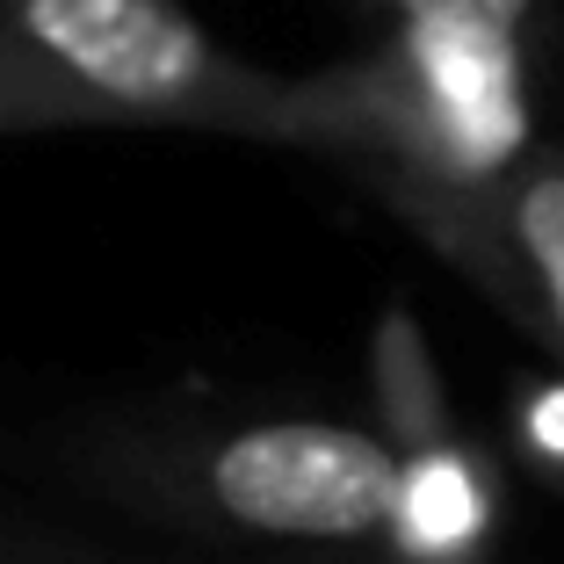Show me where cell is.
Masks as SVG:
<instances>
[{
	"label": "cell",
	"mask_w": 564,
	"mask_h": 564,
	"mask_svg": "<svg viewBox=\"0 0 564 564\" xmlns=\"http://www.w3.org/2000/svg\"><path fill=\"white\" fill-rule=\"evenodd\" d=\"M123 492L174 521L247 543L348 550L383 543L399 507V456L362 420L268 413L225 427H174L117 456Z\"/></svg>",
	"instance_id": "cell-3"
},
{
	"label": "cell",
	"mask_w": 564,
	"mask_h": 564,
	"mask_svg": "<svg viewBox=\"0 0 564 564\" xmlns=\"http://www.w3.org/2000/svg\"><path fill=\"white\" fill-rule=\"evenodd\" d=\"M514 442L550 485H564V377H543L514 399Z\"/></svg>",
	"instance_id": "cell-8"
},
{
	"label": "cell",
	"mask_w": 564,
	"mask_h": 564,
	"mask_svg": "<svg viewBox=\"0 0 564 564\" xmlns=\"http://www.w3.org/2000/svg\"><path fill=\"white\" fill-rule=\"evenodd\" d=\"M399 456V507L383 550L399 564H485L499 535V470L464 427Z\"/></svg>",
	"instance_id": "cell-5"
},
{
	"label": "cell",
	"mask_w": 564,
	"mask_h": 564,
	"mask_svg": "<svg viewBox=\"0 0 564 564\" xmlns=\"http://www.w3.org/2000/svg\"><path fill=\"white\" fill-rule=\"evenodd\" d=\"M282 73L225 51L182 0H0V138L210 131L275 145Z\"/></svg>",
	"instance_id": "cell-2"
},
{
	"label": "cell",
	"mask_w": 564,
	"mask_h": 564,
	"mask_svg": "<svg viewBox=\"0 0 564 564\" xmlns=\"http://www.w3.org/2000/svg\"><path fill=\"white\" fill-rule=\"evenodd\" d=\"M369 399H377L369 427L391 448H420V442L456 434V405H448V383L434 369L427 326L405 304H383L377 312V333H369Z\"/></svg>",
	"instance_id": "cell-6"
},
{
	"label": "cell",
	"mask_w": 564,
	"mask_h": 564,
	"mask_svg": "<svg viewBox=\"0 0 564 564\" xmlns=\"http://www.w3.org/2000/svg\"><path fill=\"white\" fill-rule=\"evenodd\" d=\"M275 145L326 152L362 188H485L543 152L529 36L485 22H399L355 58L282 73Z\"/></svg>",
	"instance_id": "cell-1"
},
{
	"label": "cell",
	"mask_w": 564,
	"mask_h": 564,
	"mask_svg": "<svg viewBox=\"0 0 564 564\" xmlns=\"http://www.w3.org/2000/svg\"><path fill=\"white\" fill-rule=\"evenodd\" d=\"M369 196L564 362V152L543 145L485 188L369 182Z\"/></svg>",
	"instance_id": "cell-4"
},
{
	"label": "cell",
	"mask_w": 564,
	"mask_h": 564,
	"mask_svg": "<svg viewBox=\"0 0 564 564\" xmlns=\"http://www.w3.org/2000/svg\"><path fill=\"white\" fill-rule=\"evenodd\" d=\"M362 15H377L383 30L399 22H485V30H535V0H355Z\"/></svg>",
	"instance_id": "cell-7"
}]
</instances>
